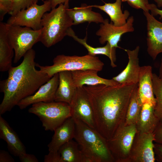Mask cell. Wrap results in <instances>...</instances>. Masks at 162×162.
Instances as JSON below:
<instances>
[{
  "label": "cell",
  "mask_w": 162,
  "mask_h": 162,
  "mask_svg": "<svg viewBox=\"0 0 162 162\" xmlns=\"http://www.w3.org/2000/svg\"><path fill=\"white\" fill-rule=\"evenodd\" d=\"M7 27L8 38L14 51V62L16 63L34 44L40 42L41 29L34 30L27 27L7 24Z\"/></svg>",
  "instance_id": "obj_7"
},
{
  "label": "cell",
  "mask_w": 162,
  "mask_h": 162,
  "mask_svg": "<svg viewBox=\"0 0 162 162\" xmlns=\"http://www.w3.org/2000/svg\"><path fill=\"white\" fill-rule=\"evenodd\" d=\"M68 8L61 4L43 15L40 42L46 47H50L61 41L73 25V20L67 12Z\"/></svg>",
  "instance_id": "obj_4"
},
{
  "label": "cell",
  "mask_w": 162,
  "mask_h": 162,
  "mask_svg": "<svg viewBox=\"0 0 162 162\" xmlns=\"http://www.w3.org/2000/svg\"><path fill=\"white\" fill-rule=\"evenodd\" d=\"M154 106L148 102L142 104L140 114L136 124L137 131L144 133H153L160 122L154 114Z\"/></svg>",
  "instance_id": "obj_22"
},
{
  "label": "cell",
  "mask_w": 162,
  "mask_h": 162,
  "mask_svg": "<svg viewBox=\"0 0 162 162\" xmlns=\"http://www.w3.org/2000/svg\"><path fill=\"white\" fill-rule=\"evenodd\" d=\"M72 117L95 129L93 112L87 94L83 87L77 88L71 103Z\"/></svg>",
  "instance_id": "obj_12"
},
{
  "label": "cell",
  "mask_w": 162,
  "mask_h": 162,
  "mask_svg": "<svg viewBox=\"0 0 162 162\" xmlns=\"http://www.w3.org/2000/svg\"><path fill=\"white\" fill-rule=\"evenodd\" d=\"M22 62L8 70V78L0 81L4 97L0 104V115L10 111L24 98L34 94L51 77L35 68V52L32 49L25 54Z\"/></svg>",
  "instance_id": "obj_2"
},
{
  "label": "cell",
  "mask_w": 162,
  "mask_h": 162,
  "mask_svg": "<svg viewBox=\"0 0 162 162\" xmlns=\"http://www.w3.org/2000/svg\"><path fill=\"white\" fill-rule=\"evenodd\" d=\"M59 84L56 92L55 101L63 102L70 104L77 88L73 79L71 71H64L58 73Z\"/></svg>",
  "instance_id": "obj_20"
},
{
  "label": "cell",
  "mask_w": 162,
  "mask_h": 162,
  "mask_svg": "<svg viewBox=\"0 0 162 162\" xmlns=\"http://www.w3.org/2000/svg\"><path fill=\"white\" fill-rule=\"evenodd\" d=\"M67 36L72 38L74 40L82 45L88 52V54L95 56L98 55H103L107 56L110 61V64L112 68L117 66L115 62L116 60V49L115 47L112 48L110 44L107 42L106 44L103 47H94L87 43V35L84 39L79 38L76 35L75 32L71 28L68 30Z\"/></svg>",
  "instance_id": "obj_24"
},
{
  "label": "cell",
  "mask_w": 162,
  "mask_h": 162,
  "mask_svg": "<svg viewBox=\"0 0 162 162\" xmlns=\"http://www.w3.org/2000/svg\"><path fill=\"white\" fill-rule=\"evenodd\" d=\"M41 0L43 2L45 1V0Z\"/></svg>",
  "instance_id": "obj_41"
},
{
  "label": "cell",
  "mask_w": 162,
  "mask_h": 162,
  "mask_svg": "<svg viewBox=\"0 0 162 162\" xmlns=\"http://www.w3.org/2000/svg\"><path fill=\"white\" fill-rule=\"evenodd\" d=\"M14 49L10 45L7 37V24L0 22V71H8L12 67Z\"/></svg>",
  "instance_id": "obj_23"
},
{
  "label": "cell",
  "mask_w": 162,
  "mask_h": 162,
  "mask_svg": "<svg viewBox=\"0 0 162 162\" xmlns=\"http://www.w3.org/2000/svg\"><path fill=\"white\" fill-rule=\"evenodd\" d=\"M44 162H62L61 156L58 151L49 152V153L44 157Z\"/></svg>",
  "instance_id": "obj_32"
},
{
  "label": "cell",
  "mask_w": 162,
  "mask_h": 162,
  "mask_svg": "<svg viewBox=\"0 0 162 162\" xmlns=\"http://www.w3.org/2000/svg\"><path fill=\"white\" fill-rule=\"evenodd\" d=\"M14 0H0V21L2 22L7 13H10Z\"/></svg>",
  "instance_id": "obj_31"
},
{
  "label": "cell",
  "mask_w": 162,
  "mask_h": 162,
  "mask_svg": "<svg viewBox=\"0 0 162 162\" xmlns=\"http://www.w3.org/2000/svg\"><path fill=\"white\" fill-rule=\"evenodd\" d=\"M40 0H14L12 9L9 13L11 16L16 14L21 10L37 3Z\"/></svg>",
  "instance_id": "obj_29"
},
{
  "label": "cell",
  "mask_w": 162,
  "mask_h": 162,
  "mask_svg": "<svg viewBox=\"0 0 162 162\" xmlns=\"http://www.w3.org/2000/svg\"><path fill=\"white\" fill-rule=\"evenodd\" d=\"M0 138L6 142L8 150L14 156L19 157L26 153V147L18 135L1 115Z\"/></svg>",
  "instance_id": "obj_18"
},
{
  "label": "cell",
  "mask_w": 162,
  "mask_h": 162,
  "mask_svg": "<svg viewBox=\"0 0 162 162\" xmlns=\"http://www.w3.org/2000/svg\"><path fill=\"white\" fill-rule=\"evenodd\" d=\"M92 7L86 4H82L79 7L67 9V12L72 19L73 25L88 22L97 24L102 23L104 20L99 13L92 10Z\"/></svg>",
  "instance_id": "obj_21"
},
{
  "label": "cell",
  "mask_w": 162,
  "mask_h": 162,
  "mask_svg": "<svg viewBox=\"0 0 162 162\" xmlns=\"http://www.w3.org/2000/svg\"><path fill=\"white\" fill-rule=\"evenodd\" d=\"M153 92L155 97L154 113L160 122H162V80L155 74H153Z\"/></svg>",
  "instance_id": "obj_28"
},
{
  "label": "cell",
  "mask_w": 162,
  "mask_h": 162,
  "mask_svg": "<svg viewBox=\"0 0 162 162\" xmlns=\"http://www.w3.org/2000/svg\"><path fill=\"white\" fill-rule=\"evenodd\" d=\"M75 130L74 139L82 154V162H112L114 159L106 140L95 129L74 118Z\"/></svg>",
  "instance_id": "obj_3"
},
{
  "label": "cell",
  "mask_w": 162,
  "mask_h": 162,
  "mask_svg": "<svg viewBox=\"0 0 162 162\" xmlns=\"http://www.w3.org/2000/svg\"><path fill=\"white\" fill-rule=\"evenodd\" d=\"M142 104L140 97L138 83L131 95L126 114V124H136L141 112Z\"/></svg>",
  "instance_id": "obj_26"
},
{
  "label": "cell",
  "mask_w": 162,
  "mask_h": 162,
  "mask_svg": "<svg viewBox=\"0 0 162 162\" xmlns=\"http://www.w3.org/2000/svg\"><path fill=\"white\" fill-rule=\"evenodd\" d=\"M134 17L130 16L125 25L118 26H115L112 22L110 23L108 19H104L96 33V35L100 37V43L103 44L106 42H108L112 48H119L118 44L122 36L125 33L134 31Z\"/></svg>",
  "instance_id": "obj_11"
},
{
  "label": "cell",
  "mask_w": 162,
  "mask_h": 162,
  "mask_svg": "<svg viewBox=\"0 0 162 162\" xmlns=\"http://www.w3.org/2000/svg\"><path fill=\"white\" fill-rule=\"evenodd\" d=\"M75 130L74 120L71 117L54 130L51 140L48 145L49 152H58L62 146L74 138Z\"/></svg>",
  "instance_id": "obj_16"
},
{
  "label": "cell",
  "mask_w": 162,
  "mask_h": 162,
  "mask_svg": "<svg viewBox=\"0 0 162 162\" xmlns=\"http://www.w3.org/2000/svg\"><path fill=\"white\" fill-rule=\"evenodd\" d=\"M53 62L51 66H43L36 64V66L52 77L55 74L64 71L92 69L100 71L104 65L98 57L88 54L82 56L59 55L54 58Z\"/></svg>",
  "instance_id": "obj_5"
},
{
  "label": "cell",
  "mask_w": 162,
  "mask_h": 162,
  "mask_svg": "<svg viewBox=\"0 0 162 162\" xmlns=\"http://www.w3.org/2000/svg\"><path fill=\"white\" fill-rule=\"evenodd\" d=\"M149 10H150L151 14L153 16L159 15V19H162V10L160 9L157 6L154 4H150Z\"/></svg>",
  "instance_id": "obj_37"
},
{
  "label": "cell",
  "mask_w": 162,
  "mask_h": 162,
  "mask_svg": "<svg viewBox=\"0 0 162 162\" xmlns=\"http://www.w3.org/2000/svg\"><path fill=\"white\" fill-rule=\"evenodd\" d=\"M137 84L83 86L92 108L95 129L106 140L111 138L118 126L124 123L130 98Z\"/></svg>",
  "instance_id": "obj_1"
},
{
  "label": "cell",
  "mask_w": 162,
  "mask_h": 162,
  "mask_svg": "<svg viewBox=\"0 0 162 162\" xmlns=\"http://www.w3.org/2000/svg\"><path fill=\"white\" fill-rule=\"evenodd\" d=\"M152 75L151 66L146 65L140 67L138 83V92L142 104L148 102L155 106L156 100L153 92Z\"/></svg>",
  "instance_id": "obj_19"
},
{
  "label": "cell",
  "mask_w": 162,
  "mask_h": 162,
  "mask_svg": "<svg viewBox=\"0 0 162 162\" xmlns=\"http://www.w3.org/2000/svg\"><path fill=\"white\" fill-rule=\"evenodd\" d=\"M122 2H127L132 7L136 9H142L143 11H149L150 4L148 0H122Z\"/></svg>",
  "instance_id": "obj_30"
},
{
  "label": "cell",
  "mask_w": 162,
  "mask_h": 162,
  "mask_svg": "<svg viewBox=\"0 0 162 162\" xmlns=\"http://www.w3.org/2000/svg\"><path fill=\"white\" fill-rule=\"evenodd\" d=\"M159 77L162 80V57L161 59L159 69Z\"/></svg>",
  "instance_id": "obj_39"
},
{
  "label": "cell",
  "mask_w": 162,
  "mask_h": 162,
  "mask_svg": "<svg viewBox=\"0 0 162 162\" xmlns=\"http://www.w3.org/2000/svg\"><path fill=\"white\" fill-rule=\"evenodd\" d=\"M50 3L52 9L56 8L58 5L63 4L68 7H69V4L70 0H47Z\"/></svg>",
  "instance_id": "obj_38"
},
{
  "label": "cell",
  "mask_w": 162,
  "mask_h": 162,
  "mask_svg": "<svg viewBox=\"0 0 162 162\" xmlns=\"http://www.w3.org/2000/svg\"><path fill=\"white\" fill-rule=\"evenodd\" d=\"M158 8L162 7V0H154Z\"/></svg>",
  "instance_id": "obj_40"
},
{
  "label": "cell",
  "mask_w": 162,
  "mask_h": 162,
  "mask_svg": "<svg viewBox=\"0 0 162 162\" xmlns=\"http://www.w3.org/2000/svg\"><path fill=\"white\" fill-rule=\"evenodd\" d=\"M147 20V52L153 60L162 53V22L149 11H143Z\"/></svg>",
  "instance_id": "obj_13"
},
{
  "label": "cell",
  "mask_w": 162,
  "mask_h": 162,
  "mask_svg": "<svg viewBox=\"0 0 162 162\" xmlns=\"http://www.w3.org/2000/svg\"><path fill=\"white\" fill-rule=\"evenodd\" d=\"M140 46L133 50L125 49L128 54V61L125 68L112 79L121 84H137L138 83L140 67L138 57Z\"/></svg>",
  "instance_id": "obj_15"
},
{
  "label": "cell",
  "mask_w": 162,
  "mask_h": 162,
  "mask_svg": "<svg viewBox=\"0 0 162 162\" xmlns=\"http://www.w3.org/2000/svg\"><path fill=\"white\" fill-rule=\"evenodd\" d=\"M98 70L88 69L71 71L74 83L76 88L82 87L85 85L94 86L103 84L116 86L121 84L112 79H107L100 77Z\"/></svg>",
  "instance_id": "obj_17"
},
{
  "label": "cell",
  "mask_w": 162,
  "mask_h": 162,
  "mask_svg": "<svg viewBox=\"0 0 162 162\" xmlns=\"http://www.w3.org/2000/svg\"><path fill=\"white\" fill-rule=\"evenodd\" d=\"M153 134L154 138V142L162 144V122H159Z\"/></svg>",
  "instance_id": "obj_33"
},
{
  "label": "cell",
  "mask_w": 162,
  "mask_h": 162,
  "mask_svg": "<svg viewBox=\"0 0 162 162\" xmlns=\"http://www.w3.org/2000/svg\"><path fill=\"white\" fill-rule=\"evenodd\" d=\"M52 9L50 2L45 0L43 4L35 3L11 16L7 21L8 25H17L32 28L34 30L41 29V20L45 13Z\"/></svg>",
  "instance_id": "obj_9"
},
{
  "label": "cell",
  "mask_w": 162,
  "mask_h": 162,
  "mask_svg": "<svg viewBox=\"0 0 162 162\" xmlns=\"http://www.w3.org/2000/svg\"><path fill=\"white\" fill-rule=\"evenodd\" d=\"M153 133L137 131L130 151L128 162H154Z\"/></svg>",
  "instance_id": "obj_10"
},
{
  "label": "cell",
  "mask_w": 162,
  "mask_h": 162,
  "mask_svg": "<svg viewBox=\"0 0 162 162\" xmlns=\"http://www.w3.org/2000/svg\"><path fill=\"white\" fill-rule=\"evenodd\" d=\"M122 0H116L113 3H105L103 5H91L100 9L106 13L110 17L111 22L116 26H122L125 25L130 15L129 12L125 10L124 12L121 9Z\"/></svg>",
  "instance_id": "obj_25"
},
{
  "label": "cell",
  "mask_w": 162,
  "mask_h": 162,
  "mask_svg": "<svg viewBox=\"0 0 162 162\" xmlns=\"http://www.w3.org/2000/svg\"><path fill=\"white\" fill-rule=\"evenodd\" d=\"M154 151L156 160L162 162V144L154 143Z\"/></svg>",
  "instance_id": "obj_36"
},
{
  "label": "cell",
  "mask_w": 162,
  "mask_h": 162,
  "mask_svg": "<svg viewBox=\"0 0 162 162\" xmlns=\"http://www.w3.org/2000/svg\"><path fill=\"white\" fill-rule=\"evenodd\" d=\"M15 160L8 152L0 150V162H14Z\"/></svg>",
  "instance_id": "obj_35"
},
{
  "label": "cell",
  "mask_w": 162,
  "mask_h": 162,
  "mask_svg": "<svg viewBox=\"0 0 162 162\" xmlns=\"http://www.w3.org/2000/svg\"><path fill=\"white\" fill-rule=\"evenodd\" d=\"M58 84L59 74L58 73H57L42 85L34 94L20 101L17 106L20 109L23 110L36 103L55 101V94Z\"/></svg>",
  "instance_id": "obj_14"
},
{
  "label": "cell",
  "mask_w": 162,
  "mask_h": 162,
  "mask_svg": "<svg viewBox=\"0 0 162 162\" xmlns=\"http://www.w3.org/2000/svg\"><path fill=\"white\" fill-rule=\"evenodd\" d=\"M137 132L136 124L124 123L116 129L111 138L106 140L108 148L116 162H128L130 149Z\"/></svg>",
  "instance_id": "obj_8"
},
{
  "label": "cell",
  "mask_w": 162,
  "mask_h": 162,
  "mask_svg": "<svg viewBox=\"0 0 162 162\" xmlns=\"http://www.w3.org/2000/svg\"><path fill=\"white\" fill-rule=\"evenodd\" d=\"M62 162H82V154L78 144L73 140L66 143L59 149Z\"/></svg>",
  "instance_id": "obj_27"
},
{
  "label": "cell",
  "mask_w": 162,
  "mask_h": 162,
  "mask_svg": "<svg viewBox=\"0 0 162 162\" xmlns=\"http://www.w3.org/2000/svg\"><path fill=\"white\" fill-rule=\"evenodd\" d=\"M19 159L21 162H38V160L34 154H27L26 153L22 154L19 157Z\"/></svg>",
  "instance_id": "obj_34"
},
{
  "label": "cell",
  "mask_w": 162,
  "mask_h": 162,
  "mask_svg": "<svg viewBox=\"0 0 162 162\" xmlns=\"http://www.w3.org/2000/svg\"><path fill=\"white\" fill-rule=\"evenodd\" d=\"M28 112L37 116L46 131H54L69 118L72 117L69 104L63 102H40L32 105Z\"/></svg>",
  "instance_id": "obj_6"
}]
</instances>
